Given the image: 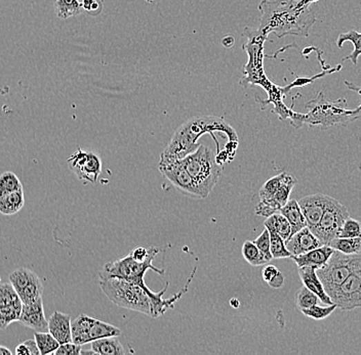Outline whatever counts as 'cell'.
<instances>
[{
	"label": "cell",
	"instance_id": "10",
	"mask_svg": "<svg viewBox=\"0 0 361 355\" xmlns=\"http://www.w3.org/2000/svg\"><path fill=\"white\" fill-rule=\"evenodd\" d=\"M331 300L338 308L345 312L361 307V264L340 286Z\"/></svg>",
	"mask_w": 361,
	"mask_h": 355
},
{
	"label": "cell",
	"instance_id": "41",
	"mask_svg": "<svg viewBox=\"0 0 361 355\" xmlns=\"http://www.w3.org/2000/svg\"><path fill=\"white\" fill-rule=\"evenodd\" d=\"M16 354L18 355H39L40 352L37 347L35 339H29L19 344L16 347Z\"/></svg>",
	"mask_w": 361,
	"mask_h": 355
},
{
	"label": "cell",
	"instance_id": "24",
	"mask_svg": "<svg viewBox=\"0 0 361 355\" xmlns=\"http://www.w3.org/2000/svg\"><path fill=\"white\" fill-rule=\"evenodd\" d=\"M346 41L353 43L354 50L350 56L346 57L342 61L345 62V61L350 60L354 65H358V57L361 56V33L356 32L355 30H350L347 33H341L338 36L335 44H337L338 48H342Z\"/></svg>",
	"mask_w": 361,
	"mask_h": 355
},
{
	"label": "cell",
	"instance_id": "31",
	"mask_svg": "<svg viewBox=\"0 0 361 355\" xmlns=\"http://www.w3.org/2000/svg\"><path fill=\"white\" fill-rule=\"evenodd\" d=\"M270 232V251H271L272 258L282 259L291 258L293 255L286 249V241L273 230Z\"/></svg>",
	"mask_w": 361,
	"mask_h": 355
},
{
	"label": "cell",
	"instance_id": "32",
	"mask_svg": "<svg viewBox=\"0 0 361 355\" xmlns=\"http://www.w3.org/2000/svg\"><path fill=\"white\" fill-rule=\"evenodd\" d=\"M242 256L253 266L265 265L269 263L252 241H246L242 249Z\"/></svg>",
	"mask_w": 361,
	"mask_h": 355
},
{
	"label": "cell",
	"instance_id": "22",
	"mask_svg": "<svg viewBox=\"0 0 361 355\" xmlns=\"http://www.w3.org/2000/svg\"><path fill=\"white\" fill-rule=\"evenodd\" d=\"M94 320L95 318H90L86 314H80L73 323H71V335H72L73 343L81 346L90 343L88 332H90V325Z\"/></svg>",
	"mask_w": 361,
	"mask_h": 355
},
{
	"label": "cell",
	"instance_id": "38",
	"mask_svg": "<svg viewBox=\"0 0 361 355\" xmlns=\"http://www.w3.org/2000/svg\"><path fill=\"white\" fill-rule=\"evenodd\" d=\"M358 236H361V223L349 216L344 221L338 234V238H358Z\"/></svg>",
	"mask_w": 361,
	"mask_h": 355
},
{
	"label": "cell",
	"instance_id": "26",
	"mask_svg": "<svg viewBox=\"0 0 361 355\" xmlns=\"http://www.w3.org/2000/svg\"><path fill=\"white\" fill-rule=\"evenodd\" d=\"M121 335V331L118 327H114L113 325H110L108 323L102 322V321L96 320L95 318L92 325L88 332L90 342L95 340L101 339V338L112 337V336Z\"/></svg>",
	"mask_w": 361,
	"mask_h": 355
},
{
	"label": "cell",
	"instance_id": "43",
	"mask_svg": "<svg viewBox=\"0 0 361 355\" xmlns=\"http://www.w3.org/2000/svg\"><path fill=\"white\" fill-rule=\"evenodd\" d=\"M82 10H86L88 12H97V14H100L102 4L98 0H84L81 2Z\"/></svg>",
	"mask_w": 361,
	"mask_h": 355
},
{
	"label": "cell",
	"instance_id": "19",
	"mask_svg": "<svg viewBox=\"0 0 361 355\" xmlns=\"http://www.w3.org/2000/svg\"><path fill=\"white\" fill-rule=\"evenodd\" d=\"M333 249L329 245H322L318 248L313 249L309 252L304 254L297 255V256H291V259L295 262L297 267L302 266H314V267L320 268L326 264L333 253Z\"/></svg>",
	"mask_w": 361,
	"mask_h": 355
},
{
	"label": "cell",
	"instance_id": "14",
	"mask_svg": "<svg viewBox=\"0 0 361 355\" xmlns=\"http://www.w3.org/2000/svg\"><path fill=\"white\" fill-rule=\"evenodd\" d=\"M329 198V196L327 194H314L304 196L297 201L300 208L307 221V227H309L311 232H313L320 223L325 208H326Z\"/></svg>",
	"mask_w": 361,
	"mask_h": 355
},
{
	"label": "cell",
	"instance_id": "4",
	"mask_svg": "<svg viewBox=\"0 0 361 355\" xmlns=\"http://www.w3.org/2000/svg\"><path fill=\"white\" fill-rule=\"evenodd\" d=\"M345 84L349 90L358 92L361 97L360 86L348 81H345ZM305 107L309 110L308 113L293 112L289 117L291 124L295 128H300L304 124H308L310 126H318L324 130L331 126H335V124H342L344 126L349 125L352 122L361 118V103L356 109H348L347 101L345 99L329 101L322 92H320L315 99L308 101Z\"/></svg>",
	"mask_w": 361,
	"mask_h": 355
},
{
	"label": "cell",
	"instance_id": "9",
	"mask_svg": "<svg viewBox=\"0 0 361 355\" xmlns=\"http://www.w3.org/2000/svg\"><path fill=\"white\" fill-rule=\"evenodd\" d=\"M10 283L14 287L23 304H30L42 298L43 286L37 274L28 268L21 267L10 276Z\"/></svg>",
	"mask_w": 361,
	"mask_h": 355
},
{
	"label": "cell",
	"instance_id": "40",
	"mask_svg": "<svg viewBox=\"0 0 361 355\" xmlns=\"http://www.w3.org/2000/svg\"><path fill=\"white\" fill-rule=\"evenodd\" d=\"M253 243L257 245V248H259V250L261 251L262 254H263V256L265 257L268 262L273 259L272 258L271 251H270V232L267 228L265 227L261 236L255 239Z\"/></svg>",
	"mask_w": 361,
	"mask_h": 355
},
{
	"label": "cell",
	"instance_id": "33",
	"mask_svg": "<svg viewBox=\"0 0 361 355\" xmlns=\"http://www.w3.org/2000/svg\"><path fill=\"white\" fill-rule=\"evenodd\" d=\"M20 189H23L22 183L14 173L6 171L0 174V198Z\"/></svg>",
	"mask_w": 361,
	"mask_h": 355
},
{
	"label": "cell",
	"instance_id": "18",
	"mask_svg": "<svg viewBox=\"0 0 361 355\" xmlns=\"http://www.w3.org/2000/svg\"><path fill=\"white\" fill-rule=\"evenodd\" d=\"M48 323V332L60 344L72 342L71 335V318L68 314L55 312Z\"/></svg>",
	"mask_w": 361,
	"mask_h": 355
},
{
	"label": "cell",
	"instance_id": "28",
	"mask_svg": "<svg viewBox=\"0 0 361 355\" xmlns=\"http://www.w3.org/2000/svg\"><path fill=\"white\" fill-rule=\"evenodd\" d=\"M81 2L78 0H56L55 12L59 19L67 20L81 14Z\"/></svg>",
	"mask_w": 361,
	"mask_h": 355
},
{
	"label": "cell",
	"instance_id": "15",
	"mask_svg": "<svg viewBox=\"0 0 361 355\" xmlns=\"http://www.w3.org/2000/svg\"><path fill=\"white\" fill-rule=\"evenodd\" d=\"M19 322L37 332L48 331V323L44 316L42 298L30 304H23Z\"/></svg>",
	"mask_w": 361,
	"mask_h": 355
},
{
	"label": "cell",
	"instance_id": "44",
	"mask_svg": "<svg viewBox=\"0 0 361 355\" xmlns=\"http://www.w3.org/2000/svg\"><path fill=\"white\" fill-rule=\"evenodd\" d=\"M278 272H280V270L274 265L265 266L263 270H262V278H263L264 282L268 284V283L271 282L272 278H273Z\"/></svg>",
	"mask_w": 361,
	"mask_h": 355
},
{
	"label": "cell",
	"instance_id": "35",
	"mask_svg": "<svg viewBox=\"0 0 361 355\" xmlns=\"http://www.w3.org/2000/svg\"><path fill=\"white\" fill-rule=\"evenodd\" d=\"M335 308L338 307L335 303L325 306H320L318 304H315V305L311 306V307L302 310L301 312L304 316H308V318H313V320L316 321H322L329 318L335 312Z\"/></svg>",
	"mask_w": 361,
	"mask_h": 355
},
{
	"label": "cell",
	"instance_id": "17",
	"mask_svg": "<svg viewBox=\"0 0 361 355\" xmlns=\"http://www.w3.org/2000/svg\"><path fill=\"white\" fill-rule=\"evenodd\" d=\"M316 270L318 268L314 267V266H302V267H299L300 278H301L304 286L309 289L310 291L313 292L314 294H316L324 305H331V304H333V300L325 292L324 285H322L320 278H318Z\"/></svg>",
	"mask_w": 361,
	"mask_h": 355
},
{
	"label": "cell",
	"instance_id": "3",
	"mask_svg": "<svg viewBox=\"0 0 361 355\" xmlns=\"http://www.w3.org/2000/svg\"><path fill=\"white\" fill-rule=\"evenodd\" d=\"M223 132L229 141H237V133L225 120L215 116H197L191 118L181 125L173 135L170 143L166 145L160 156L158 165L184 159L199 148L198 139L206 133Z\"/></svg>",
	"mask_w": 361,
	"mask_h": 355
},
{
	"label": "cell",
	"instance_id": "13",
	"mask_svg": "<svg viewBox=\"0 0 361 355\" xmlns=\"http://www.w3.org/2000/svg\"><path fill=\"white\" fill-rule=\"evenodd\" d=\"M23 302L10 283L0 284V329L19 321Z\"/></svg>",
	"mask_w": 361,
	"mask_h": 355
},
{
	"label": "cell",
	"instance_id": "1",
	"mask_svg": "<svg viewBox=\"0 0 361 355\" xmlns=\"http://www.w3.org/2000/svg\"><path fill=\"white\" fill-rule=\"evenodd\" d=\"M259 10L262 17L257 32L265 39L270 33L280 38L286 35L308 37L316 22L315 14L306 0H263Z\"/></svg>",
	"mask_w": 361,
	"mask_h": 355
},
{
	"label": "cell",
	"instance_id": "42",
	"mask_svg": "<svg viewBox=\"0 0 361 355\" xmlns=\"http://www.w3.org/2000/svg\"><path fill=\"white\" fill-rule=\"evenodd\" d=\"M81 345L68 342V343L60 344L58 349L54 352L55 355H77L81 352Z\"/></svg>",
	"mask_w": 361,
	"mask_h": 355
},
{
	"label": "cell",
	"instance_id": "39",
	"mask_svg": "<svg viewBox=\"0 0 361 355\" xmlns=\"http://www.w3.org/2000/svg\"><path fill=\"white\" fill-rule=\"evenodd\" d=\"M342 69V65H338L335 68H329V69H324V72H322V73L318 74V75L313 76V77L311 78H307V77H299L297 78V79L295 80V81L293 82V83L291 84V85H289L288 88H284V92H289V90H291V88H297V86H305L307 85L308 83H312V82L314 81V80L320 79V78L324 77V76L329 75V74L331 73H335V72H339L340 70Z\"/></svg>",
	"mask_w": 361,
	"mask_h": 355
},
{
	"label": "cell",
	"instance_id": "25",
	"mask_svg": "<svg viewBox=\"0 0 361 355\" xmlns=\"http://www.w3.org/2000/svg\"><path fill=\"white\" fill-rule=\"evenodd\" d=\"M264 225L268 230H273V232H277L284 241H288L291 238V225H289L288 219L282 213L277 212L267 217Z\"/></svg>",
	"mask_w": 361,
	"mask_h": 355
},
{
	"label": "cell",
	"instance_id": "21",
	"mask_svg": "<svg viewBox=\"0 0 361 355\" xmlns=\"http://www.w3.org/2000/svg\"><path fill=\"white\" fill-rule=\"evenodd\" d=\"M90 347L96 354L100 355H124L126 354L122 344L120 343L118 336L101 338L90 342Z\"/></svg>",
	"mask_w": 361,
	"mask_h": 355
},
{
	"label": "cell",
	"instance_id": "46",
	"mask_svg": "<svg viewBox=\"0 0 361 355\" xmlns=\"http://www.w3.org/2000/svg\"><path fill=\"white\" fill-rule=\"evenodd\" d=\"M284 276L280 272H278V274H276L273 278H272L271 282L268 283V285H269V286L273 289H280L282 286H284Z\"/></svg>",
	"mask_w": 361,
	"mask_h": 355
},
{
	"label": "cell",
	"instance_id": "23",
	"mask_svg": "<svg viewBox=\"0 0 361 355\" xmlns=\"http://www.w3.org/2000/svg\"><path fill=\"white\" fill-rule=\"evenodd\" d=\"M24 204V191L20 189L0 198V213L3 215L16 214L23 208Z\"/></svg>",
	"mask_w": 361,
	"mask_h": 355
},
{
	"label": "cell",
	"instance_id": "16",
	"mask_svg": "<svg viewBox=\"0 0 361 355\" xmlns=\"http://www.w3.org/2000/svg\"><path fill=\"white\" fill-rule=\"evenodd\" d=\"M286 245L289 253L293 256H297L322 246V243L309 227H304L286 241Z\"/></svg>",
	"mask_w": 361,
	"mask_h": 355
},
{
	"label": "cell",
	"instance_id": "8",
	"mask_svg": "<svg viewBox=\"0 0 361 355\" xmlns=\"http://www.w3.org/2000/svg\"><path fill=\"white\" fill-rule=\"evenodd\" d=\"M349 216L348 209L339 201L329 196L324 215L312 232L320 239L322 245H329L331 240L338 238L344 221Z\"/></svg>",
	"mask_w": 361,
	"mask_h": 355
},
{
	"label": "cell",
	"instance_id": "5",
	"mask_svg": "<svg viewBox=\"0 0 361 355\" xmlns=\"http://www.w3.org/2000/svg\"><path fill=\"white\" fill-rule=\"evenodd\" d=\"M99 284L103 293L115 305L133 312H141L153 318V304H152L151 297L138 285L116 276L101 278Z\"/></svg>",
	"mask_w": 361,
	"mask_h": 355
},
{
	"label": "cell",
	"instance_id": "7",
	"mask_svg": "<svg viewBox=\"0 0 361 355\" xmlns=\"http://www.w3.org/2000/svg\"><path fill=\"white\" fill-rule=\"evenodd\" d=\"M360 264L361 252L347 255L335 250L326 264L316 270L325 292L331 299L340 286L347 280L348 276Z\"/></svg>",
	"mask_w": 361,
	"mask_h": 355
},
{
	"label": "cell",
	"instance_id": "34",
	"mask_svg": "<svg viewBox=\"0 0 361 355\" xmlns=\"http://www.w3.org/2000/svg\"><path fill=\"white\" fill-rule=\"evenodd\" d=\"M320 301L318 296L310 291L309 289L306 288L305 286L302 287L295 294V304H297V307L300 310L311 307V306L318 304Z\"/></svg>",
	"mask_w": 361,
	"mask_h": 355
},
{
	"label": "cell",
	"instance_id": "29",
	"mask_svg": "<svg viewBox=\"0 0 361 355\" xmlns=\"http://www.w3.org/2000/svg\"><path fill=\"white\" fill-rule=\"evenodd\" d=\"M35 339L41 355L54 354L60 346L50 332H35Z\"/></svg>",
	"mask_w": 361,
	"mask_h": 355
},
{
	"label": "cell",
	"instance_id": "20",
	"mask_svg": "<svg viewBox=\"0 0 361 355\" xmlns=\"http://www.w3.org/2000/svg\"><path fill=\"white\" fill-rule=\"evenodd\" d=\"M280 213L288 219L291 227V236L299 230H303L304 227H307V221L297 200L293 199L289 200L288 203L280 209Z\"/></svg>",
	"mask_w": 361,
	"mask_h": 355
},
{
	"label": "cell",
	"instance_id": "12",
	"mask_svg": "<svg viewBox=\"0 0 361 355\" xmlns=\"http://www.w3.org/2000/svg\"><path fill=\"white\" fill-rule=\"evenodd\" d=\"M158 169H159L160 173L182 193L194 196V198L204 199L199 187L184 166L182 160L170 163V164L158 165Z\"/></svg>",
	"mask_w": 361,
	"mask_h": 355
},
{
	"label": "cell",
	"instance_id": "45",
	"mask_svg": "<svg viewBox=\"0 0 361 355\" xmlns=\"http://www.w3.org/2000/svg\"><path fill=\"white\" fill-rule=\"evenodd\" d=\"M130 254L137 261L143 262L145 261L148 254H149V249L144 248V247H138V248L134 249Z\"/></svg>",
	"mask_w": 361,
	"mask_h": 355
},
{
	"label": "cell",
	"instance_id": "2",
	"mask_svg": "<svg viewBox=\"0 0 361 355\" xmlns=\"http://www.w3.org/2000/svg\"><path fill=\"white\" fill-rule=\"evenodd\" d=\"M148 249H149V254H148L145 261H137V260L130 256V254L126 255V256L122 257V258L105 264L104 267L99 272V278L116 276V278H124V280L130 281V282L138 285V286L144 289L149 294L152 299V304H153V318H158V316L166 314V310L174 307L175 303L180 299L182 295H184L187 292L188 287H189V284L191 283L192 278H193L195 270H194L191 278H189L187 284L184 287V289H182V291L175 294L174 296L168 298V299H164V294L168 290V283H166L164 288L162 291L158 292V293L150 290L147 285L145 284L144 276L147 270H151L155 272L156 274H164V270L156 268L152 264L154 257L159 253V249L157 247H150Z\"/></svg>",
	"mask_w": 361,
	"mask_h": 355
},
{
	"label": "cell",
	"instance_id": "6",
	"mask_svg": "<svg viewBox=\"0 0 361 355\" xmlns=\"http://www.w3.org/2000/svg\"><path fill=\"white\" fill-rule=\"evenodd\" d=\"M182 162L199 187L202 198H208L223 173V169L217 164L212 150L200 145L195 152L182 159Z\"/></svg>",
	"mask_w": 361,
	"mask_h": 355
},
{
	"label": "cell",
	"instance_id": "36",
	"mask_svg": "<svg viewBox=\"0 0 361 355\" xmlns=\"http://www.w3.org/2000/svg\"><path fill=\"white\" fill-rule=\"evenodd\" d=\"M282 206L273 199H264L255 206V212L257 216L269 217L280 212Z\"/></svg>",
	"mask_w": 361,
	"mask_h": 355
},
{
	"label": "cell",
	"instance_id": "30",
	"mask_svg": "<svg viewBox=\"0 0 361 355\" xmlns=\"http://www.w3.org/2000/svg\"><path fill=\"white\" fill-rule=\"evenodd\" d=\"M297 183V179L293 175L284 172V179H282V185L278 187L277 192L272 196L274 201L278 203L280 206H284L289 200L291 191Z\"/></svg>",
	"mask_w": 361,
	"mask_h": 355
},
{
	"label": "cell",
	"instance_id": "27",
	"mask_svg": "<svg viewBox=\"0 0 361 355\" xmlns=\"http://www.w3.org/2000/svg\"><path fill=\"white\" fill-rule=\"evenodd\" d=\"M329 246L343 254L351 255L361 252V236L358 238H335Z\"/></svg>",
	"mask_w": 361,
	"mask_h": 355
},
{
	"label": "cell",
	"instance_id": "48",
	"mask_svg": "<svg viewBox=\"0 0 361 355\" xmlns=\"http://www.w3.org/2000/svg\"><path fill=\"white\" fill-rule=\"evenodd\" d=\"M306 1L308 2V3H313V2H316V1H318V0H306Z\"/></svg>",
	"mask_w": 361,
	"mask_h": 355
},
{
	"label": "cell",
	"instance_id": "11",
	"mask_svg": "<svg viewBox=\"0 0 361 355\" xmlns=\"http://www.w3.org/2000/svg\"><path fill=\"white\" fill-rule=\"evenodd\" d=\"M71 170L84 183H96L102 171V162L92 152L79 149L68 159Z\"/></svg>",
	"mask_w": 361,
	"mask_h": 355
},
{
	"label": "cell",
	"instance_id": "37",
	"mask_svg": "<svg viewBox=\"0 0 361 355\" xmlns=\"http://www.w3.org/2000/svg\"><path fill=\"white\" fill-rule=\"evenodd\" d=\"M284 173L276 175L272 177L269 181H266L259 191V196L261 200L264 199H271L272 196L277 192L278 187L282 185V179H284Z\"/></svg>",
	"mask_w": 361,
	"mask_h": 355
},
{
	"label": "cell",
	"instance_id": "47",
	"mask_svg": "<svg viewBox=\"0 0 361 355\" xmlns=\"http://www.w3.org/2000/svg\"><path fill=\"white\" fill-rule=\"evenodd\" d=\"M12 355V352H10L8 348H6V346L0 345V355Z\"/></svg>",
	"mask_w": 361,
	"mask_h": 355
}]
</instances>
